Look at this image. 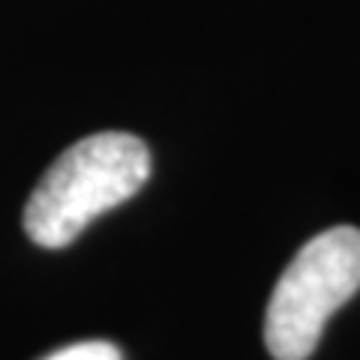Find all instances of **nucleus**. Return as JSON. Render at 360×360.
Wrapping results in <instances>:
<instances>
[{
    "label": "nucleus",
    "mask_w": 360,
    "mask_h": 360,
    "mask_svg": "<svg viewBox=\"0 0 360 360\" xmlns=\"http://www.w3.org/2000/svg\"><path fill=\"white\" fill-rule=\"evenodd\" d=\"M150 177L139 135L96 132L66 148L42 174L25 207V231L42 250H63L96 217L132 198Z\"/></svg>",
    "instance_id": "f257e3e1"
},
{
    "label": "nucleus",
    "mask_w": 360,
    "mask_h": 360,
    "mask_svg": "<svg viewBox=\"0 0 360 360\" xmlns=\"http://www.w3.org/2000/svg\"><path fill=\"white\" fill-rule=\"evenodd\" d=\"M360 291V229L315 234L283 270L264 312V345L274 360H307L330 315Z\"/></svg>",
    "instance_id": "f03ea898"
},
{
    "label": "nucleus",
    "mask_w": 360,
    "mask_h": 360,
    "mask_svg": "<svg viewBox=\"0 0 360 360\" xmlns=\"http://www.w3.org/2000/svg\"><path fill=\"white\" fill-rule=\"evenodd\" d=\"M45 360H123L120 348L103 342V340H90V342H75V345H66L60 352L49 354Z\"/></svg>",
    "instance_id": "7ed1b4c3"
}]
</instances>
